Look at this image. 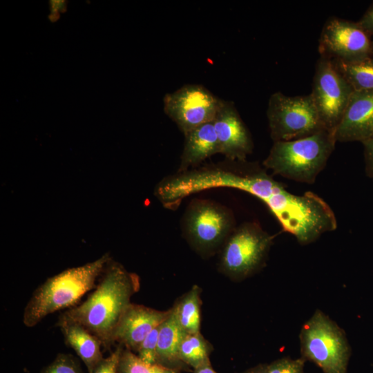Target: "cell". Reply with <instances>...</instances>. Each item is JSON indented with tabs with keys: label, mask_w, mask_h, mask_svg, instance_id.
Masks as SVG:
<instances>
[{
	"label": "cell",
	"mask_w": 373,
	"mask_h": 373,
	"mask_svg": "<svg viewBox=\"0 0 373 373\" xmlns=\"http://www.w3.org/2000/svg\"><path fill=\"white\" fill-rule=\"evenodd\" d=\"M41 373H84L79 361L71 354L59 353Z\"/></svg>",
	"instance_id": "cell-21"
},
{
	"label": "cell",
	"mask_w": 373,
	"mask_h": 373,
	"mask_svg": "<svg viewBox=\"0 0 373 373\" xmlns=\"http://www.w3.org/2000/svg\"><path fill=\"white\" fill-rule=\"evenodd\" d=\"M372 57H373V39H372Z\"/></svg>",
	"instance_id": "cell-29"
},
{
	"label": "cell",
	"mask_w": 373,
	"mask_h": 373,
	"mask_svg": "<svg viewBox=\"0 0 373 373\" xmlns=\"http://www.w3.org/2000/svg\"><path fill=\"white\" fill-rule=\"evenodd\" d=\"M213 123L220 153L231 161H246L252 153L254 143L234 103L222 99Z\"/></svg>",
	"instance_id": "cell-11"
},
{
	"label": "cell",
	"mask_w": 373,
	"mask_h": 373,
	"mask_svg": "<svg viewBox=\"0 0 373 373\" xmlns=\"http://www.w3.org/2000/svg\"><path fill=\"white\" fill-rule=\"evenodd\" d=\"M222 99L201 84H184L165 94L163 109L184 135L198 126L213 122Z\"/></svg>",
	"instance_id": "cell-9"
},
{
	"label": "cell",
	"mask_w": 373,
	"mask_h": 373,
	"mask_svg": "<svg viewBox=\"0 0 373 373\" xmlns=\"http://www.w3.org/2000/svg\"><path fill=\"white\" fill-rule=\"evenodd\" d=\"M305 360L283 357L267 364L268 373H303Z\"/></svg>",
	"instance_id": "cell-23"
},
{
	"label": "cell",
	"mask_w": 373,
	"mask_h": 373,
	"mask_svg": "<svg viewBox=\"0 0 373 373\" xmlns=\"http://www.w3.org/2000/svg\"><path fill=\"white\" fill-rule=\"evenodd\" d=\"M57 325L66 343L71 347L92 373L104 358L100 340L82 325L59 317Z\"/></svg>",
	"instance_id": "cell-14"
},
{
	"label": "cell",
	"mask_w": 373,
	"mask_h": 373,
	"mask_svg": "<svg viewBox=\"0 0 373 373\" xmlns=\"http://www.w3.org/2000/svg\"><path fill=\"white\" fill-rule=\"evenodd\" d=\"M301 357L318 365L323 373H347L350 347L343 330L317 309L303 325Z\"/></svg>",
	"instance_id": "cell-4"
},
{
	"label": "cell",
	"mask_w": 373,
	"mask_h": 373,
	"mask_svg": "<svg viewBox=\"0 0 373 373\" xmlns=\"http://www.w3.org/2000/svg\"><path fill=\"white\" fill-rule=\"evenodd\" d=\"M212 351V345L200 332L186 333L180 343L179 356L184 364L193 370L210 363Z\"/></svg>",
	"instance_id": "cell-19"
},
{
	"label": "cell",
	"mask_w": 373,
	"mask_h": 373,
	"mask_svg": "<svg viewBox=\"0 0 373 373\" xmlns=\"http://www.w3.org/2000/svg\"><path fill=\"white\" fill-rule=\"evenodd\" d=\"M108 254L81 266L68 268L46 279L32 293L24 307L22 321L33 327L50 314L76 305L97 285Z\"/></svg>",
	"instance_id": "cell-2"
},
{
	"label": "cell",
	"mask_w": 373,
	"mask_h": 373,
	"mask_svg": "<svg viewBox=\"0 0 373 373\" xmlns=\"http://www.w3.org/2000/svg\"><path fill=\"white\" fill-rule=\"evenodd\" d=\"M357 23L373 39V2Z\"/></svg>",
	"instance_id": "cell-26"
},
{
	"label": "cell",
	"mask_w": 373,
	"mask_h": 373,
	"mask_svg": "<svg viewBox=\"0 0 373 373\" xmlns=\"http://www.w3.org/2000/svg\"><path fill=\"white\" fill-rule=\"evenodd\" d=\"M361 143L363 145L365 171L369 178L373 179V136Z\"/></svg>",
	"instance_id": "cell-25"
},
{
	"label": "cell",
	"mask_w": 373,
	"mask_h": 373,
	"mask_svg": "<svg viewBox=\"0 0 373 373\" xmlns=\"http://www.w3.org/2000/svg\"><path fill=\"white\" fill-rule=\"evenodd\" d=\"M117 373H180V372L159 364L144 363L133 352L123 347Z\"/></svg>",
	"instance_id": "cell-20"
},
{
	"label": "cell",
	"mask_w": 373,
	"mask_h": 373,
	"mask_svg": "<svg viewBox=\"0 0 373 373\" xmlns=\"http://www.w3.org/2000/svg\"><path fill=\"white\" fill-rule=\"evenodd\" d=\"M140 287L137 274L111 258L86 299L59 316L82 325L111 350L115 329Z\"/></svg>",
	"instance_id": "cell-1"
},
{
	"label": "cell",
	"mask_w": 373,
	"mask_h": 373,
	"mask_svg": "<svg viewBox=\"0 0 373 373\" xmlns=\"http://www.w3.org/2000/svg\"><path fill=\"white\" fill-rule=\"evenodd\" d=\"M193 372L194 373H217L212 367L211 362L193 370Z\"/></svg>",
	"instance_id": "cell-28"
},
{
	"label": "cell",
	"mask_w": 373,
	"mask_h": 373,
	"mask_svg": "<svg viewBox=\"0 0 373 373\" xmlns=\"http://www.w3.org/2000/svg\"><path fill=\"white\" fill-rule=\"evenodd\" d=\"M201 289L193 285L172 307L178 323L188 334L200 332Z\"/></svg>",
	"instance_id": "cell-17"
},
{
	"label": "cell",
	"mask_w": 373,
	"mask_h": 373,
	"mask_svg": "<svg viewBox=\"0 0 373 373\" xmlns=\"http://www.w3.org/2000/svg\"><path fill=\"white\" fill-rule=\"evenodd\" d=\"M123 347L118 345L108 357L104 358L92 373H117L118 364Z\"/></svg>",
	"instance_id": "cell-24"
},
{
	"label": "cell",
	"mask_w": 373,
	"mask_h": 373,
	"mask_svg": "<svg viewBox=\"0 0 373 373\" xmlns=\"http://www.w3.org/2000/svg\"><path fill=\"white\" fill-rule=\"evenodd\" d=\"M334 135L340 142H363L373 136V90H354Z\"/></svg>",
	"instance_id": "cell-13"
},
{
	"label": "cell",
	"mask_w": 373,
	"mask_h": 373,
	"mask_svg": "<svg viewBox=\"0 0 373 373\" xmlns=\"http://www.w3.org/2000/svg\"><path fill=\"white\" fill-rule=\"evenodd\" d=\"M171 309L160 311L142 305L130 303L113 334L114 344L136 352L145 337L169 315Z\"/></svg>",
	"instance_id": "cell-12"
},
{
	"label": "cell",
	"mask_w": 373,
	"mask_h": 373,
	"mask_svg": "<svg viewBox=\"0 0 373 373\" xmlns=\"http://www.w3.org/2000/svg\"><path fill=\"white\" fill-rule=\"evenodd\" d=\"M336 142L334 132L327 129L305 137L276 142L263 165L285 178L313 184L325 167Z\"/></svg>",
	"instance_id": "cell-3"
},
{
	"label": "cell",
	"mask_w": 373,
	"mask_h": 373,
	"mask_svg": "<svg viewBox=\"0 0 373 373\" xmlns=\"http://www.w3.org/2000/svg\"><path fill=\"white\" fill-rule=\"evenodd\" d=\"M184 231L191 245L202 255L213 254L234 228L232 213L223 206L206 200L193 202L184 217Z\"/></svg>",
	"instance_id": "cell-7"
},
{
	"label": "cell",
	"mask_w": 373,
	"mask_h": 373,
	"mask_svg": "<svg viewBox=\"0 0 373 373\" xmlns=\"http://www.w3.org/2000/svg\"><path fill=\"white\" fill-rule=\"evenodd\" d=\"M273 236L256 222H245L235 228L222 245L220 270L231 279H245L265 263Z\"/></svg>",
	"instance_id": "cell-5"
},
{
	"label": "cell",
	"mask_w": 373,
	"mask_h": 373,
	"mask_svg": "<svg viewBox=\"0 0 373 373\" xmlns=\"http://www.w3.org/2000/svg\"><path fill=\"white\" fill-rule=\"evenodd\" d=\"M318 52L330 60H362L372 56V38L357 21L333 17L322 28Z\"/></svg>",
	"instance_id": "cell-10"
},
{
	"label": "cell",
	"mask_w": 373,
	"mask_h": 373,
	"mask_svg": "<svg viewBox=\"0 0 373 373\" xmlns=\"http://www.w3.org/2000/svg\"><path fill=\"white\" fill-rule=\"evenodd\" d=\"M335 68L355 91L373 90V57L347 61L331 60Z\"/></svg>",
	"instance_id": "cell-18"
},
{
	"label": "cell",
	"mask_w": 373,
	"mask_h": 373,
	"mask_svg": "<svg viewBox=\"0 0 373 373\" xmlns=\"http://www.w3.org/2000/svg\"><path fill=\"white\" fill-rule=\"evenodd\" d=\"M184 144L178 172L201 163L220 153L219 144L213 122L203 124L184 135Z\"/></svg>",
	"instance_id": "cell-15"
},
{
	"label": "cell",
	"mask_w": 373,
	"mask_h": 373,
	"mask_svg": "<svg viewBox=\"0 0 373 373\" xmlns=\"http://www.w3.org/2000/svg\"><path fill=\"white\" fill-rule=\"evenodd\" d=\"M354 92L332 61L320 57L316 64L310 95L327 130L335 131Z\"/></svg>",
	"instance_id": "cell-8"
},
{
	"label": "cell",
	"mask_w": 373,
	"mask_h": 373,
	"mask_svg": "<svg viewBox=\"0 0 373 373\" xmlns=\"http://www.w3.org/2000/svg\"><path fill=\"white\" fill-rule=\"evenodd\" d=\"M267 117L274 142L305 137L327 129L310 94L287 96L274 93L268 101Z\"/></svg>",
	"instance_id": "cell-6"
},
{
	"label": "cell",
	"mask_w": 373,
	"mask_h": 373,
	"mask_svg": "<svg viewBox=\"0 0 373 373\" xmlns=\"http://www.w3.org/2000/svg\"><path fill=\"white\" fill-rule=\"evenodd\" d=\"M160 326L155 327L145 337L137 350V356L144 363L157 364V348Z\"/></svg>",
	"instance_id": "cell-22"
},
{
	"label": "cell",
	"mask_w": 373,
	"mask_h": 373,
	"mask_svg": "<svg viewBox=\"0 0 373 373\" xmlns=\"http://www.w3.org/2000/svg\"><path fill=\"white\" fill-rule=\"evenodd\" d=\"M186 333L178 323L171 308L168 317L160 324L157 340V364L180 372L191 370L179 356L180 343Z\"/></svg>",
	"instance_id": "cell-16"
},
{
	"label": "cell",
	"mask_w": 373,
	"mask_h": 373,
	"mask_svg": "<svg viewBox=\"0 0 373 373\" xmlns=\"http://www.w3.org/2000/svg\"><path fill=\"white\" fill-rule=\"evenodd\" d=\"M242 373H268L267 364H259Z\"/></svg>",
	"instance_id": "cell-27"
}]
</instances>
